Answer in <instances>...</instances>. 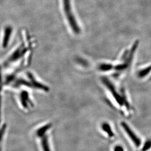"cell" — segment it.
<instances>
[{
	"label": "cell",
	"mask_w": 151,
	"mask_h": 151,
	"mask_svg": "<svg viewBox=\"0 0 151 151\" xmlns=\"http://www.w3.org/2000/svg\"><path fill=\"white\" fill-rule=\"evenodd\" d=\"M50 123L46 124L40 127L36 131L37 138H39L42 151H52L50 145L48 131L51 128Z\"/></svg>",
	"instance_id": "obj_1"
},
{
	"label": "cell",
	"mask_w": 151,
	"mask_h": 151,
	"mask_svg": "<svg viewBox=\"0 0 151 151\" xmlns=\"http://www.w3.org/2000/svg\"><path fill=\"white\" fill-rule=\"evenodd\" d=\"M63 8L65 15L71 29L74 33L79 34L81 30L72 12L70 0H63Z\"/></svg>",
	"instance_id": "obj_2"
},
{
	"label": "cell",
	"mask_w": 151,
	"mask_h": 151,
	"mask_svg": "<svg viewBox=\"0 0 151 151\" xmlns=\"http://www.w3.org/2000/svg\"><path fill=\"white\" fill-rule=\"evenodd\" d=\"M102 82H103L107 88L110 91L113 95V96L114 99L117 102V104L120 106L124 105H127L129 107V104L126 100L125 98H123V96L119 93L117 90H116V88L114 85L111 83V82L106 77L102 78Z\"/></svg>",
	"instance_id": "obj_3"
},
{
	"label": "cell",
	"mask_w": 151,
	"mask_h": 151,
	"mask_svg": "<svg viewBox=\"0 0 151 151\" xmlns=\"http://www.w3.org/2000/svg\"><path fill=\"white\" fill-rule=\"evenodd\" d=\"M121 126L134 145L137 147H139L141 144V140L137 137V135L135 134V133L133 131L131 128L128 125V124L125 122L121 123Z\"/></svg>",
	"instance_id": "obj_4"
},
{
	"label": "cell",
	"mask_w": 151,
	"mask_h": 151,
	"mask_svg": "<svg viewBox=\"0 0 151 151\" xmlns=\"http://www.w3.org/2000/svg\"><path fill=\"white\" fill-rule=\"evenodd\" d=\"M102 128L103 130L108 135L109 137L112 138L114 137V133L111 129V128L110 125L107 123H104L102 125Z\"/></svg>",
	"instance_id": "obj_5"
},
{
	"label": "cell",
	"mask_w": 151,
	"mask_h": 151,
	"mask_svg": "<svg viewBox=\"0 0 151 151\" xmlns=\"http://www.w3.org/2000/svg\"><path fill=\"white\" fill-rule=\"evenodd\" d=\"M151 71V65L140 70L138 73V77L143 78L147 76Z\"/></svg>",
	"instance_id": "obj_6"
},
{
	"label": "cell",
	"mask_w": 151,
	"mask_h": 151,
	"mask_svg": "<svg viewBox=\"0 0 151 151\" xmlns=\"http://www.w3.org/2000/svg\"><path fill=\"white\" fill-rule=\"evenodd\" d=\"M114 68L113 65L108 63H103L99 66V69L103 71H110Z\"/></svg>",
	"instance_id": "obj_7"
},
{
	"label": "cell",
	"mask_w": 151,
	"mask_h": 151,
	"mask_svg": "<svg viewBox=\"0 0 151 151\" xmlns=\"http://www.w3.org/2000/svg\"><path fill=\"white\" fill-rule=\"evenodd\" d=\"M5 127L4 126L0 128V151H1L2 143H3V138L4 136V132H5Z\"/></svg>",
	"instance_id": "obj_8"
},
{
	"label": "cell",
	"mask_w": 151,
	"mask_h": 151,
	"mask_svg": "<svg viewBox=\"0 0 151 151\" xmlns=\"http://www.w3.org/2000/svg\"><path fill=\"white\" fill-rule=\"evenodd\" d=\"M151 148V139H149L146 142L143 147L142 151H147Z\"/></svg>",
	"instance_id": "obj_9"
},
{
	"label": "cell",
	"mask_w": 151,
	"mask_h": 151,
	"mask_svg": "<svg viewBox=\"0 0 151 151\" xmlns=\"http://www.w3.org/2000/svg\"><path fill=\"white\" fill-rule=\"evenodd\" d=\"M114 151H124V150L121 146H116L114 148Z\"/></svg>",
	"instance_id": "obj_10"
}]
</instances>
